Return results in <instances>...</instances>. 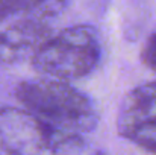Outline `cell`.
I'll return each instance as SVG.
<instances>
[{
  "mask_svg": "<svg viewBox=\"0 0 156 155\" xmlns=\"http://www.w3.org/2000/svg\"><path fill=\"white\" fill-rule=\"evenodd\" d=\"M15 98L26 111L67 132L83 135L94 131L99 122L93 101L64 81H23L15 88Z\"/></svg>",
  "mask_w": 156,
  "mask_h": 155,
  "instance_id": "cell-1",
  "label": "cell"
},
{
  "mask_svg": "<svg viewBox=\"0 0 156 155\" xmlns=\"http://www.w3.org/2000/svg\"><path fill=\"white\" fill-rule=\"evenodd\" d=\"M83 135L58 129L24 108L0 106V149L6 155H83Z\"/></svg>",
  "mask_w": 156,
  "mask_h": 155,
  "instance_id": "cell-2",
  "label": "cell"
},
{
  "mask_svg": "<svg viewBox=\"0 0 156 155\" xmlns=\"http://www.w3.org/2000/svg\"><path fill=\"white\" fill-rule=\"evenodd\" d=\"M102 58L97 32L90 26H71L50 35L35 55L32 67L56 81H71L90 75Z\"/></svg>",
  "mask_w": 156,
  "mask_h": 155,
  "instance_id": "cell-3",
  "label": "cell"
},
{
  "mask_svg": "<svg viewBox=\"0 0 156 155\" xmlns=\"http://www.w3.org/2000/svg\"><path fill=\"white\" fill-rule=\"evenodd\" d=\"M117 131L127 142L156 155V82L141 84L123 98Z\"/></svg>",
  "mask_w": 156,
  "mask_h": 155,
  "instance_id": "cell-4",
  "label": "cell"
},
{
  "mask_svg": "<svg viewBox=\"0 0 156 155\" xmlns=\"http://www.w3.org/2000/svg\"><path fill=\"white\" fill-rule=\"evenodd\" d=\"M52 35L47 21L23 18L0 31V67H8L35 55Z\"/></svg>",
  "mask_w": 156,
  "mask_h": 155,
  "instance_id": "cell-5",
  "label": "cell"
},
{
  "mask_svg": "<svg viewBox=\"0 0 156 155\" xmlns=\"http://www.w3.org/2000/svg\"><path fill=\"white\" fill-rule=\"evenodd\" d=\"M67 3L68 0H20V14H24V18L47 21L61 14Z\"/></svg>",
  "mask_w": 156,
  "mask_h": 155,
  "instance_id": "cell-6",
  "label": "cell"
},
{
  "mask_svg": "<svg viewBox=\"0 0 156 155\" xmlns=\"http://www.w3.org/2000/svg\"><path fill=\"white\" fill-rule=\"evenodd\" d=\"M141 59L147 67H150L152 70H156V32L152 34L149 40L146 41L143 52H141Z\"/></svg>",
  "mask_w": 156,
  "mask_h": 155,
  "instance_id": "cell-7",
  "label": "cell"
},
{
  "mask_svg": "<svg viewBox=\"0 0 156 155\" xmlns=\"http://www.w3.org/2000/svg\"><path fill=\"white\" fill-rule=\"evenodd\" d=\"M20 0H0V23L14 14H20Z\"/></svg>",
  "mask_w": 156,
  "mask_h": 155,
  "instance_id": "cell-8",
  "label": "cell"
},
{
  "mask_svg": "<svg viewBox=\"0 0 156 155\" xmlns=\"http://www.w3.org/2000/svg\"><path fill=\"white\" fill-rule=\"evenodd\" d=\"M94 155H105V154H103V152H96Z\"/></svg>",
  "mask_w": 156,
  "mask_h": 155,
  "instance_id": "cell-9",
  "label": "cell"
}]
</instances>
